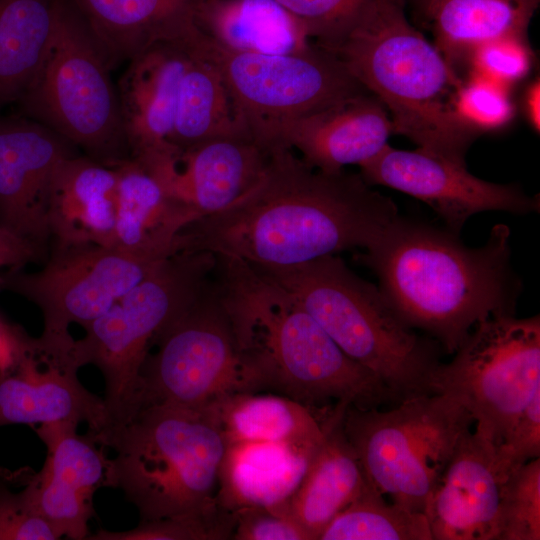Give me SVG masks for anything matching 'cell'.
<instances>
[{
    "instance_id": "obj_20",
    "label": "cell",
    "mask_w": 540,
    "mask_h": 540,
    "mask_svg": "<svg viewBox=\"0 0 540 540\" xmlns=\"http://www.w3.org/2000/svg\"><path fill=\"white\" fill-rule=\"evenodd\" d=\"M392 134L388 111L364 91L289 122L280 132L279 146L295 148L314 169L335 173L375 157Z\"/></svg>"
},
{
    "instance_id": "obj_16",
    "label": "cell",
    "mask_w": 540,
    "mask_h": 540,
    "mask_svg": "<svg viewBox=\"0 0 540 540\" xmlns=\"http://www.w3.org/2000/svg\"><path fill=\"white\" fill-rule=\"evenodd\" d=\"M71 142L28 117H0V228L46 254L48 201Z\"/></svg>"
},
{
    "instance_id": "obj_24",
    "label": "cell",
    "mask_w": 540,
    "mask_h": 540,
    "mask_svg": "<svg viewBox=\"0 0 540 540\" xmlns=\"http://www.w3.org/2000/svg\"><path fill=\"white\" fill-rule=\"evenodd\" d=\"M114 168L118 192L113 247L159 260L178 253L179 235L200 215L170 196L134 158Z\"/></svg>"
},
{
    "instance_id": "obj_13",
    "label": "cell",
    "mask_w": 540,
    "mask_h": 540,
    "mask_svg": "<svg viewBox=\"0 0 540 540\" xmlns=\"http://www.w3.org/2000/svg\"><path fill=\"white\" fill-rule=\"evenodd\" d=\"M164 260L95 244L52 246L38 271H1L0 291L14 292L39 307L42 342L70 347L71 324L85 327L93 322Z\"/></svg>"
},
{
    "instance_id": "obj_4",
    "label": "cell",
    "mask_w": 540,
    "mask_h": 540,
    "mask_svg": "<svg viewBox=\"0 0 540 540\" xmlns=\"http://www.w3.org/2000/svg\"><path fill=\"white\" fill-rule=\"evenodd\" d=\"M322 49L339 58L382 102L394 134L423 150L465 162L478 135L459 121L452 108L462 80L408 21L403 0H371L343 36Z\"/></svg>"
},
{
    "instance_id": "obj_38",
    "label": "cell",
    "mask_w": 540,
    "mask_h": 540,
    "mask_svg": "<svg viewBox=\"0 0 540 540\" xmlns=\"http://www.w3.org/2000/svg\"><path fill=\"white\" fill-rule=\"evenodd\" d=\"M12 482L13 478L0 482V540L60 539L24 490L14 492L9 488Z\"/></svg>"
},
{
    "instance_id": "obj_34",
    "label": "cell",
    "mask_w": 540,
    "mask_h": 540,
    "mask_svg": "<svg viewBox=\"0 0 540 540\" xmlns=\"http://www.w3.org/2000/svg\"><path fill=\"white\" fill-rule=\"evenodd\" d=\"M234 524V515L218 505L203 512L140 520L127 531L99 529L86 540H225L232 538Z\"/></svg>"
},
{
    "instance_id": "obj_14",
    "label": "cell",
    "mask_w": 540,
    "mask_h": 540,
    "mask_svg": "<svg viewBox=\"0 0 540 540\" xmlns=\"http://www.w3.org/2000/svg\"><path fill=\"white\" fill-rule=\"evenodd\" d=\"M370 185L403 192L427 204L459 234L467 220L486 211L516 215L539 212L538 196H529L519 184H498L471 174L465 162H457L417 148L401 150L389 144L360 165Z\"/></svg>"
},
{
    "instance_id": "obj_12",
    "label": "cell",
    "mask_w": 540,
    "mask_h": 540,
    "mask_svg": "<svg viewBox=\"0 0 540 540\" xmlns=\"http://www.w3.org/2000/svg\"><path fill=\"white\" fill-rule=\"evenodd\" d=\"M449 363L435 369L433 394L460 400L475 431L499 445L540 392V318L491 316L474 326Z\"/></svg>"
},
{
    "instance_id": "obj_26",
    "label": "cell",
    "mask_w": 540,
    "mask_h": 540,
    "mask_svg": "<svg viewBox=\"0 0 540 540\" xmlns=\"http://www.w3.org/2000/svg\"><path fill=\"white\" fill-rule=\"evenodd\" d=\"M346 407L337 404L331 411L324 438L287 505L311 540H318L331 520L371 487L343 430Z\"/></svg>"
},
{
    "instance_id": "obj_45",
    "label": "cell",
    "mask_w": 540,
    "mask_h": 540,
    "mask_svg": "<svg viewBox=\"0 0 540 540\" xmlns=\"http://www.w3.org/2000/svg\"><path fill=\"white\" fill-rule=\"evenodd\" d=\"M523 1L527 2L528 4H530V5L534 6V7H537L538 2H539V0H523Z\"/></svg>"
},
{
    "instance_id": "obj_23",
    "label": "cell",
    "mask_w": 540,
    "mask_h": 540,
    "mask_svg": "<svg viewBox=\"0 0 540 540\" xmlns=\"http://www.w3.org/2000/svg\"><path fill=\"white\" fill-rule=\"evenodd\" d=\"M118 176L114 167L73 155L58 166L50 188L51 245L113 247Z\"/></svg>"
},
{
    "instance_id": "obj_10",
    "label": "cell",
    "mask_w": 540,
    "mask_h": 540,
    "mask_svg": "<svg viewBox=\"0 0 540 540\" xmlns=\"http://www.w3.org/2000/svg\"><path fill=\"white\" fill-rule=\"evenodd\" d=\"M153 345L156 352L148 353L140 369L138 410L150 405L202 409L231 394L267 389L238 347L212 277Z\"/></svg>"
},
{
    "instance_id": "obj_9",
    "label": "cell",
    "mask_w": 540,
    "mask_h": 540,
    "mask_svg": "<svg viewBox=\"0 0 540 540\" xmlns=\"http://www.w3.org/2000/svg\"><path fill=\"white\" fill-rule=\"evenodd\" d=\"M472 423L458 398L439 393L408 398L384 411L349 405L342 420L371 486L421 513Z\"/></svg>"
},
{
    "instance_id": "obj_1",
    "label": "cell",
    "mask_w": 540,
    "mask_h": 540,
    "mask_svg": "<svg viewBox=\"0 0 540 540\" xmlns=\"http://www.w3.org/2000/svg\"><path fill=\"white\" fill-rule=\"evenodd\" d=\"M399 215L361 174L326 173L291 148L270 149L258 183L227 209L195 220L179 251H207L258 266H291L353 248L368 249Z\"/></svg>"
},
{
    "instance_id": "obj_43",
    "label": "cell",
    "mask_w": 540,
    "mask_h": 540,
    "mask_svg": "<svg viewBox=\"0 0 540 540\" xmlns=\"http://www.w3.org/2000/svg\"><path fill=\"white\" fill-rule=\"evenodd\" d=\"M540 82L539 78L532 81L525 90L523 97V108L525 116L531 127L539 132L540 128Z\"/></svg>"
},
{
    "instance_id": "obj_15",
    "label": "cell",
    "mask_w": 540,
    "mask_h": 540,
    "mask_svg": "<svg viewBox=\"0 0 540 540\" xmlns=\"http://www.w3.org/2000/svg\"><path fill=\"white\" fill-rule=\"evenodd\" d=\"M72 350L30 337L18 357L0 371V426L85 422L93 436L106 428L104 400L79 381Z\"/></svg>"
},
{
    "instance_id": "obj_18",
    "label": "cell",
    "mask_w": 540,
    "mask_h": 540,
    "mask_svg": "<svg viewBox=\"0 0 540 540\" xmlns=\"http://www.w3.org/2000/svg\"><path fill=\"white\" fill-rule=\"evenodd\" d=\"M515 467L497 444L467 430L425 506L432 540H496L502 491Z\"/></svg>"
},
{
    "instance_id": "obj_6",
    "label": "cell",
    "mask_w": 540,
    "mask_h": 540,
    "mask_svg": "<svg viewBox=\"0 0 540 540\" xmlns=\"http://www.w3.org/2000/svg\"><path fill=\"white\" fill-rule=\"evenodd\" d=\"M93 438L115 452L106 487L121 490L141 520L218 507L226 442L208 409L144 406L124 424Z\"/></svg>"
},
{
    "instance_id": "obj_17",
    "label": "cell",
    "mask_w": 540,
    "mask_h": 540,
    "mask_svg": "<svg viewBox=\"0 0 540 540\" xmlns=\"http://www.w3.org/2000/svg\"><path fill=\"white\" fill-rule=\"evenodd\" d=\"M78 425L63 421L35 428L47 458L38 473H21L20 485L60 538L86 540L93 496L107 486L109 458L89 432L77 433Z\"/></svg>"
},
{
    "instance_id": "obj_37",
    "label": "cell",
    "mask_w": 540,
    "mask_h": 540,
    "mask_svg": "<svg viewBox=\"0 0 540 540\" xmlns=\"http://www.w3.org/2000/svg\"><path fill=\"white\" fill-rule=\"evenodd\" d=\"M468 60L473 73L509 88L529 74L533 53L526 37L503 36L476 47Z\"/></svg>"
},
{
    "instance_id": "obj_42",
    "label": "cell",
    "mask_w": 540,
    "mask_h": 540,
    "mask_svg": "<svg viewBox=\"0 0 540 540\" xmlns=\"http://www.w3.org/2000/svg\"><path fill=\"white\" fill-rule=\"evenodd\" d=\"M29 338L22 328L0 316V371L18 357Z\"/></svg>"
},
{
    "instance_id": "obj_3",
    "label": "cell",
    "mask_w": 540,
    "mask_h": 540,
    "mask_svg": "<svg viewBox=\"0 0 540 540\" xmlns=\"http://www.w3.org/2000/svg\"><path fill=\"white\" fill-rule=\"evenodd\" d=\"M212 284L240 351L267 388L318 410L336 404L379 408L399 403L293 296L246 261L216 255Z\"/></svg>"
},
{
    "instance_id": "obj_29",
    "label": "cell",
    "mask_w": 540,
    "mask_h": 540,
    "mask_svg": "<svg viewBox=\"0 0 540 540\" xmlns=\"http://www.w3.org/2000/svg\"><path fill=\"white\" fill-rule=\"evenodd\" d=\"M435 46L456 70L479 45L503 36L526 37L536 7L523 0H416Z\"/></svg>"
},
{
    "instance_id": "obj_30",
    "label": "cell",
    "mask_w": 540,
    "mask_h": 540,
    "mask_svg": "<svg viewBox=\"0 0 540 540\" xmlns=\"http://www.w3.org/2000/svg\"><path fill=\"white\" fill-rule=\"evenodd\" d=\"M190 38L184 40L188 57L169 143L185 149L215 138L251 137L218 67Z\"/></svg>"
},
{
    "instance_id": "obj_8",
    "label": "cell",
    "mask_w": 540,
    "mask_h": 540,
    "mask_svg": "<svg viewBox=\"0 0 540 540\" xmlns=\"http://www.w3.org/2000/svg\"><path fill=\"white\" fill-rule=\"evenodd\" d=\"M215 266L211 252H178L83 327L85 335L74 341L72 352L79 368L92 364L103 375L108 422L101 433L137 412L140 369L150 348L208 284Z\"/></svg>"
},
{
    "instance_id": "obj_46",
    "label": "cell",
    "mask_w": 540,
    "mask_h": 540,
    "mask_svg": "<svg viewBox=\"0 0 540 540\" xmlns=\"http://www.w3.org/2000/svg\"><path fill=\"white\" fill-rule=\"evenodd\" d=\"M2 270H0V273H1Z\"/></svg>"
},
{
    "instance_id": "obj_27",
    "label": "cell",
    "mask_w": 540,
    "mask_h": 540,
    "mask_svg": "<svg viewBox=\"0 0 540 540\" xmlns=\"http://www.w3.org/2000/svg\"><path fill=\"white\" fill-rule=\"evenodd\" d=\"M194 25L232 51L284 55L315 46L304 26L276 0H201Z\"/></svg>"
},
{
    "instance_id": "obj_39",
    "label": "cell",
    "mask_w": 540,
    "mask_h": 540,
    "mask_svg": "<svg viewBox=\"0 0 540 540\" xmlns=\"http://www.w3.org/2000/svg\"><path fill=\"white\" fill-rule=\"evenodd\" d=\"M234 540H311L288 514L268 508H244L233 513Z\"/></svg>"
},
{
    "instance_id": "obj_31",
    "label": "cell",
    "mask_w": 540,
    "mask_h": 540,
    "mask_svg": "<svg viewBox=\"0 0 540 540\" xmlns=\"http://www.w3.org/2000/svg\"><path fill=\"white\" fill-rule=\"evenodd\" d=\"M56 0H0V108L18 101L48 45Z\"/></svg>"
},
{
    "instance_id": "obj_5",
    "label": "cell",
    "mask_w": 540,
    "mask_h": 540,
    "mask_svg": "<svg viewBox=\"0 0 540 540\" xmlns=\"http://www.w3.org/2000/svg\"><path fill=\"white\" fill-rule=\"evenodd\" d=\"M248 263V262H247ZM286 290L352 360L372 371L399 402L433 394L440 345L394 314L378 286L336 254L291 266L250 264Z\"/></svg>"
},
{
    "instance_id": "obj_22",
    "label": "cell",
    "mask_w": 540,
    "mask_h": 540,
    "mask_svg": "<svg viewBox=\"0 0 540 540\" xmlns=\"http://www.w3.org/2000/svg\"><path fill=\"white\" fill-rule=\"evenodd\" d=\"M321 442L226 443L218 472L217 504L231 514L244 508L289 514L288 502Z\"/></svg>"
},
{
    "instance_id": "obj_2",
    "label": "cell",
    "mask_w": 540,
    "mask_h": 540,
    "mask_svg": "<svg viewBox=\"0 0 540 540\" xmlns=\"http://www.w3.org/2000/svg\"><path fill=\"white\" fill-rule=\"evenodd\" d=\"M509 238L496 224L482 246L468 247L446 227L398 215L356 261L375 273L402 323L454 354L477 323L515 314L522 281Z\"/></svg>"
},
{
    "instance_id": "obj_32",
    "label": "cell",
    "mask_w": 540,
    "mask_h": 540,
    "mask_svg": "<svg viewBox=\"0 0 540 540\" xmlns=\"http://www.w3.org/2000/svg\"><path fill=\"white\" fill-rule=\"evenodd\" d=\"M318 540H432L424 513L408 510L369 487L338 513Z\"/></svg>"
},
{
    "instance_id": "obj_7",
    "label": "cell",
    "mask_w": 540,
    "mask_h": 540,
    "mask_svg": "<svg viewBox=\"0 0 540 540\" xmlns=\"http://www.w3.org/2000/svg\"><path fill=\"white\" fill-rule=\"evenodd\" d=\"M111 69L73 1L56 0L48 45L17 102L26 117L114 167L131 156Z\"/></svg>"
},
{
    "instance_id": "obj_40",
    "label": "cell",
    "mask_w": 540,
    "mask_h": 540,
    "mask_svg": "<svg viewBox=\"0 0 540 540\" xmlns=\"http://www.w3.org/2000/svg\"><path fill=\"white\" fill-rule=\"evenodd\" d=\"M498 447L514 466L540 456V392L523 409Z\"/></svg>"
},
{
    "instance_id": "obj_33",
    "label": "cell",
    "mask_w": 540,
    "mask_h": 540,
    "mask_svg": "<svg viewBox=\"0 0 540 540\" xmlns=\"http://www.w3.org/2000/svg\"><path fill=\"white\" fill-rule=\"evenodd\" d=\"M540 539V458L515 467L501 496L496 540Z\"/></svg>"
},
{
    "instance_id": "obj_25",
    "label": "cell",
    "mask_w": 540,
    "mask_h": 540,
    "mask_svg": "<svg viewBox=\"0 0 540 540\" xmlns=\"http://www.w3.org/2000/svg\"><path fill=\"white\" fill-rule=\"evenodd\" d=\"M111 67L159 42L187 39L195 31L201 0H72Z\"/></svg>"
},
{
    "instance_id": "obj_11",
    "label": "cell",
    "mask_w": 540,
    "mask_h": 540,
    "mask_svg": "<svg viewBox=\"0 0 540 540\" xmlns=\"http://www.w3.org/2000/svg\"><path fill=\"white\" fill-rule=\"evenodd\" d=\"M191 42L218 67L243 126L268 149L279 146L289 122L367 91L339 58L317 45L300 54L238 52L198 30Z\"/></svg>"
},
{
    "instance_id": "obj_41",
    "label": "cell",
    "mask_w": 540,
    "mask_h": 540,
    "mask_svg": "<svg viewBox=\"0 0 540 540\" xmlns=\"http://www.w3.org/2000/svg\"><path fill=\"white\" fill-rule=\"evenodd\" d=\"M45 255L22 239L0 228V270L22 269Z\"/></svg>"
},
{
    "instance_id": "obj_36",
    "label": "cell",
    "mask_w": 540,
    "mask_h": 540,
    "mask_svg": "<svg viewBox=\"0 0 540 540\" xmlns=\"http://www.w3.org/2000/svg\"><path fill=\"white\" fill-rule=\"evenodd\" d=\"M324 48L342 37L371 0H276Z\"/></svg>"
},
{
    "instance_id": "obj_28",
    "label": "cell",
    "mask_w": 540,
    "mask_h": 540,
    "mask_svg": "<svg viewBox=\"0 0 540 540\" xmlns=\"http://www.w3.org/2000/svg\"><path fill=\"white\" fill-rule=\"evenodd\" d=\"M333 407L318 410L285 395L242 392L205 408L217 420L226 443H320Z\"/></svg>"
},
{
    "instance_id": "obj_35",
    "label": "cell",
    "mask_w": 540,
    "mask_h": 540,
    "mask_svg": "<svg viewBox=\"0 0 540 540\" xmlns=\"http://www.w3.org/2000/svg\"><path fill=\"white\" fill-rule=\"evenodd\" d=\"M452 108L459 121L476 135L503 129L516 111L508 87L473 72L457 87Z\"/></svg>"
},
{
    "instance_id": "obj_21",
    "label": "cell",
    "mask_w": 540,
    "mask_h": 540,
    "mask_svg": "<svg viewBox=\"0 0 540 540\" xmlns=\"http://www.w3.org/2000/svg\"><path fill=\"white\" fill-rule=\"evenodd\" d=\"M188 57L185 41L156 43L128 61L117 87L123 128L136 160L167 152Z\"/></svg>"
},
{
    "instance_id": "obj_19",
    "label": "cell",
    "mask_w": 540,
    "mask_h": 540,
    "mask_svg": "<svg viewBox=\"0 0 540 540\" xmlns=\"http://www.w3.org/2000/svg\"><path fill=\"white\" fill-rule=\"evenodd\" d=\"M269 155L270 149L251 137H221L137 161L170 196L202 218L227 209L250 191Z\"/></svg>"
},
{
    "instance_id": "obj_44",
    "label": "cell",
    "mask_w": 540,
    "mask_h": 540,
    "mask_svg": "<svg viewBox=\"0 0 540 540\" xmlns=\"http://www.w3.org/2000/svg\"><path fill=\"white\" fill-rule=\"evenodd\" d=\"M7 471H5L3 468H0V481L6 479L7 477Z\"/></svg>"
}]
</instances>
